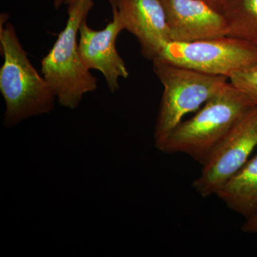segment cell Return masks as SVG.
<instances>
[{"mask_svg": "<svg viewBox=\"0 0 257 257\" xmlns=\"http://www.w3.org/2000/svg\"><path fill=\"white\" fill-rule=\"evenodd\" d=\"M1 15L0 47L4 62L0 69V92L4 98L3 126L12 128L25 120L50 113L57 98L43 76L34 67L15 27Z\"/></svg>", "mask_w": 257, "mask_h": 257, "instance_id": "obj_1", "label": "cell"}, {"mask_svg": "<svg viewBox=\"0 0 257 257\" xmlns=\"http://www.w3.org/2000/svg\"><path fill=\"white\" fill-rule=\"evenodd\" d=\"M254 106L229 80L197 114L172 131L160 151L184 154L202 165L230 130Z\"/></svg>", "mask_w": 257, "mask_h": 257, "instance_id": "obj_2", "label": "cell"}, {"mask_svg": "<svg viewBox=\"0 0 257 257\" xmlns=\"http://www.w3.org/2000/svg\"><path fill=\"white\" fill-rule=\"evenodd\" d=\"M93 6V0H80L68 5L65 28L42 60V75L59 104L69 109H76L83 96L97 88V79L84 65L77 43L81 24L87 20Z\"/></svg>", "mask_w": 257, "mask_h": 257, "instance_id": "obj_3", "label": "cell"}, {"mask_svg": "<svg viewBox=\"0 0 257 257\" xmlns=\"http://www.w3.org/2000/svg\"><path fill=\"white\" fill-rule=\"evenodd\" d=\"M152 62L154 72L164 87L154 133L155 147L160 150L184 116L204 105L229 79L224 76L181 67L160 58Z\"/></svg>", "mask_w": 257, "mask_h": 257, "instance_id": "obj_4", "label": "cell"}, {"mask_svg": "<svg viewBox=\"0 0 257 257\" xmlns=\"http://www.w3.org/2000/svg\"><path fill=\"white\" fill-rule=\"evenodd\" d=\"M157 58L229 79L236 72L257 65V47L229 36L187 43L172 42Z\"/></svg>", "mask_w": 257, "mask_h": 257, "instance_id": "obj_5", "label": "cell"}, {"mask_svg": "<svg viewBox=\"0 0 257 257\" xmlns=\"http://www.w3.org/2000/svg\"><path fill=\"white\" fill-rule=\"evenodd\" d=\"M257 146V106L247 111L230 130L202 164L193 187L202 197L216 195L245 165Z\"/></svg>", "mask_w": 257, "mask_h": 257, "instance_id": "obj_6", "label": "cell"}, {"mask_svg": "<svg viewBox=\"0 0 257 257\" xmlns=\"http://www.w3.org/2000/svg\"><path fill=\"white\" fill-rule=\"evenodd\" d=\"M124 30L136 37L147 60L156 59L172 42L161 0H108Z\"/></svg>", "mask_w": 257, "mask_h": 257, "instance_id": "obj_7", "label": "cell"}, {"mask_svg": "<svg viewBox=\"0 0 257 257\" xmlns=\"http://www.w3.org/2000/svg\"><path fill=\"white\" fill-rule=\"evenodd\" d=\"M112 21L101 30L89 28L87 20H84L79 28L78 47L86 67L100 72L109 91L114 93L119 89V79L127 78L128 72L116 47V38L124 26L117 15L112 13Z\"/></svg>", "mask_w": 257, "mask_h": 257, "instance_id": "obj_8", "label": "cell"}, {"mask_svg": "<svg viewBox=\"0 0 257 257\" xmlns=\"http://www.w3.org/2000/svg\"><path fill=\"white\" fill-rule=\"evenodd\" d=\"M172 42L228 36L224 15L201 0H161Z\"/></svg>", "mask_w": 257, "mask_h": 257, "instance_id": "obj_9", "label": "cell"}, {"mask_svg": "<svg viewBox=\"0 0 257 257\" xmlns=\"http://www.w3.org/2000/svg\"><path fill=\"white\" fill-rule=\"evenodd\" d=\"M216 196L246 219L257 214V153L223 185Z\"/></svg>", "mask_w": 257, "mask_h": 257, "instance_id": "obj_10", "label": "cell"}, {"mask_svg": "<svg viewBox=\"0 0 257 257\" xmlns=\"http://www.w3.org/2000/svg\"><path fill=\"white\" fill-rule=\"evenodd\" d=\"M221 14L228 27V36L257 47V0H225Z\"/></svg>", "mask_w": 257, "mask_h": 257, "instance_id": "obj_11", "label": "cell"}, {"mask_svg": "<svg viewBox=\"0 0 257 257\" xmlns=\"http://www.w3.org/2000/svg\"><path fill=\"white\" fill-rule=\"evenodd\" d=\"M229 82L257 106V65L233 74Z\"/></svg>", "mask_w": 257, "mask_h": 257, "instance_id": "obj_12", "label": "cell"}, {"mask_svg": "<svg viewBox=\"0 0 257 257\" xmlns=\"http://www.w3.org/2000/svg\"><path fill=\"white\" fill-rule=\"evenodd\" d=\"M241 231L248 234H257V214L246 219L241 226Z\"/></svg>", "mask_w": 257, "mask_h": 257, "instance_id": "obj_13", "label": "cell"}, {"mask_svg": "<svg viewBox=\"0 0 257 257\" xmlns=\"http://www.w3.org/2000/svg\"><path fill=\"white\" fill-rule=\"evenodd\" d=\"M206 4L221 13L225 3V0H201Z\"/></svg>", "mask_w": 257, "mask_h": 257, "instance_id": "obj_14", "label": "cell"}, {"mask_svg": "<svg viewBox=\"0 0 257 257\" xmlns=\"http://www.w3.org/2000/svg\"><path fill=\"white\" fill-rule=\"evenodd\" d=\"M63 4H64V0H54V7L55 9H59Z\"/></svg>", "mask_w": 257, "mask_h": 257, "instance_id": "obj_15", "label": "cell"}, {"mask_svg": "<svg viewBox=\"0 0 257 257\" xmlns=\"http://www.w3.org/2000/svg\"><path fill=\"white\" fill-rule=\"evenodd\" d=\"M78 1H80V0H64V4L68 5Z\"/></svg>", "mask_w": 257, "mask_h": 257, "instance_id": "obj_16", "label": "cell"}]
</instances>
